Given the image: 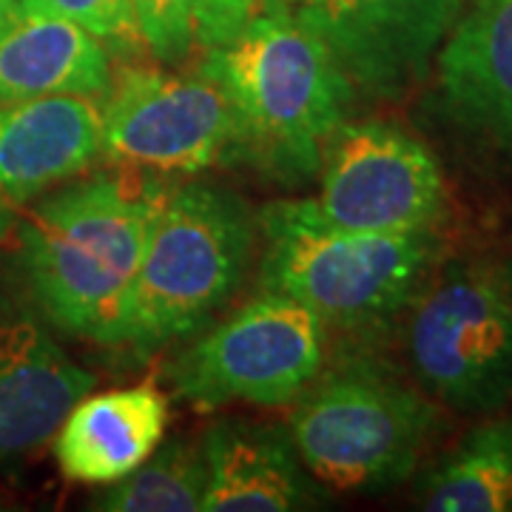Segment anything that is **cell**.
Here are the masks:
<instances>
[{
  "label": "cell",
  "instance_id": "1",
  "mask_svg": "<svg viewBox=\"0 0 512 512\" xmlns=\"http://www.w3.org/2000/svg\"><path fill=\"white\" fill-rule=\"evenodd\" d=\"M171 185L117 168L63 185L23 214L20 268L43 316L114 348L128 296Z\"/></svg>",
  "mask_w": 512,
  "mask_h": 512
},
{
  "label": "cell",
  "instance_id": "2",
  "mask_svg": "<svg viewBox=\"0 0 512 512\" xmlns=\"http://www.w3.org/2000/svg\"><path fill=\"white\" fill-rule=\"evenodd\" d=\"M197 72L220 86L234 111L228 157L299 183L322 165L330 134L348 120V74L288 6L259 3L231 43L200 57Z\"/></svg>",
  "mask_w": 512,
  "mask_h": 512
},
{
  "label": "cell",
  "instance_id": "3",
  "mask_svg": "<svg viewBox=\"0 0 512 512\" xmlns=\"http://www.w3.org/2000/svg\"><path fill=\"white\" fill-rule=\"evenodd\" d=\"M256 220L234 191L171 188L151 225L114 348L148 356L191 336L239 291L254 259Z\"/></svg>",
  "mask_w": 512,
  "mask_h": 512
},
{
  "label": "cell",
  "instance_id": "4",
  "mask_svg": "<svg viewBox=\"0 0 512 512\" xmlns=\"http://www.w3.org/2000/svg\"><path fill=\"white\" fill-rule=\"evenodd\" d=\"M259 225L262 288L302 302L336 330H370L407 311L439 259L433 228L342 231L311 217L299 200L268 205Z\"/></svg>",
  "mask_w": 512,
  "mask_h": 512
},
{
  "label": "cell",
  "instance_id": "5",
  "mask_svg": "<svg viewBox=\"0 0 512 512\" xmlns=\"http://www.w3.org/2000/svg\"><path fill=\"white\" fill-rule=\"evenodd\" d=\"M439 407L370 356L322 367L293 402L288 433L311 476L339 493H384L416 470Z\"/></svg>",
  "mask_w": 512,
  "mask_h": 512
},
{
  "label": "cell",
  "instance_id": "6",
  "mask_svg": "<svg viewBox=\"0 0 512 512\" xmlns=\"http://www.w3.org/2000/svg\"><path fill=\"white\" fill-rule=\"evenodd\" d=\"M407 359L421 390L458 413L512 404V259H458L410 302Z\"/></svg>",
  "mask_w": 512,
  "mask_h": 512
},
{
  "label": "cell",
  "instance_id": "7",
  "mask_svg": "<svg viewBox=\"0 0 512 512\" xmlns=\"http://www.w3.org/2000/svg\"><path fill=\"white\" fill-rule=\"evenodd\" d=\"M325 336L328 325L311 308L262 288L185 348L168 379L197 407H285L325 367Z\"/></svg>",
  "mask_w": 512,
  "mask_h": 512
},
{
  "label": "cell",
  "instance_id": "8",
  "mask_svg": "<svg viewBox=\"0 0 512 512\" xmlns=\"http://www.w3.org/2000/svg\"><path fill=\"white\" fill-rule=\"evenodd\" d=\"M299 202L330 228L410 234L441 220L444 177L410 131L384 120H345L322 151L316 197Z\"/></svg>",
  "mask_w": 512,
  "mask_h": 512
},
{
  "label": "cell",
  "instance_id": "9",
  "mask_svg": "<svg viewBox=\"0 0 512 512\" xmlns=\"http://www.w3.org/2000/svg\"><path fill=\"white\" fill-rule=\"evenodd\" d=\"M234 143V111L208 74L126 69L100 106V157L154 177L197 174Z\"/></svg>",
  "mask_w": 512,
  "mask_h": 512
},
{
  "label": "cell",
  "instance_id": "10",
  "mask_svg": "<svg viewBox=\"0 0 512 512\" xmlns=\"http://www.w3.org/2000/svg\"><path fill=\"white\" fill-rule=\"evenodd\" d=\"M461 0H322L296 12L359 92L396 100L436 63Z\"/></svg>",
  "mask_w": 512,
  "mask_h": 512
},
{
  "label": "cell",
  "instance_id": "11",
  "mask_svg": "<svg viewBox=\"0 0 512 512\" xmlns=\"http://www.w3.org/2000/svg\"><path fill=\"white\" fill-rule=\"evenodd\" d=\"M100 157L97 97L55 94L0 106V239L20 208Z\"/></svg>",
  "mask_w": 512,
  "mask_h": 512
},
{
  "label": "cell",
  "instance_id": "12",
  "mask_svg": "<svg viewBox=\"0 0 512 512\" xmlns=\"http://www.w3.org/2000/svg\"><path fill=\"white\" fill-rule=\"evenodd\" d=\"M205 512H293L322 507L325 484L305 467L291 433L251 419H220L200 444Z\"/></svg>",
  "mask_w": 512,
  "mask_h": 512
},
{
  "label": "cell",
  "instance_id": "13",
  "mask_svg": "<svg viewBox=\"0 0 512 512\" xmlns=\"http://www.w3.org/2000/svg\"><path fill=\"white\" fill-rule=\"evenodd\" d=\"M436 66L450 120L512 157V0H473L461 9Z\"/></svg>",
  "mask_w": 512,
  "mask_h": 512
},
{
  "label": "cell",
  "instance_id": "14",
  "mask_svg": "<svg viewBox=\"0 0 512 512\" xmlns=\"http://www.w3.org/2000/svg\"><path fill=\"white\" fill-rule=\"evenodd\" d=\"M94 387V373L74 365L46 330L20 319L0 328V461L52 439Z\"/></svg>",
  "mask_w": 512,
  "mask_h": 512
},
{
  "label": "cell",
  "instance_id": "15",
  "mask_svg": "<svg viewBox=\"0 0 512 512\" xmlns=\"http://www.w3.org/2000/svg\"><path fill=\"white\" fill-rule=\"evenodd\" d=\"M165 430L168 399L151 382L86 393L57 427V464L69 481L109 487L163 444Z\"/></svg>",
  "mask_w": 512,
  "mask_h": 512
},
{
  "label": "cell",
  "instance_id": "16",
  "mask_svg": "<svg viewBox=\"0 0 512 512\" xmlns=\"http://www.w3.org/2000/svg\"><path fill=\"white\" fill-rule=\"evenodd\" d=\"M111 86V60L103 40L77 23L23 9H0V106L83 94L103 97Z\"/></svg>",
  "mask_w": 512,
  "mask_h": 512
},
{
  "label": "cell",
  "instance_id": "17",
  "mask_svg": "<svg viewBox=\"0 0 512 512\" xmlns=\"http://www.w3.org/2000/svg\"><path fill=\"white\" fill-rule=\"evenodd\" d=\"M421 510L507 512L512 510V416L478 424L439 467L424 478Z\"/></svg>",
  "mask_w": 512,
  "mask_h": 512
},
{
  "label": "cell",
  "instance_id": "18",
  "mask_svg": "<svg viewBox=\"0 0 512 512\" xmlns=\"http://www.w3.org/2000/svg\"><path fill=\"white\" fill-rule=\"evenodd\" d=\"M259 0H131L137 37L165 66L231 43Z\"/></svg>",
  "mask_w": 512,
  "mask_h": 512
},
{
  "label": "cell",
  "instance_id": "19",
  "mask_svg": "<svg viewBox=\"0 0 512 512\" xmlns=\"http://www.w3.org/2000/svg\"><path fill=\"white\" fill-rule=\"evenodd\" d=\"M205 461L200 444L168 441L94 498L106 512H194L202 510Z\"/></svg>",
  "mask_w": 512,
  "mask_h": 512
},
{
  "label": "cell",
  "instance_id": "20",
  "mask_svg": "<svg viewBox=\"0 0 512 512\" xmlns=\"http://www.w3.org/2000/svg\"><path fill=\"white\" fill-rule=\"evenodd\" d=\"M23 9L77 23L97 40H140L131 0H18Z\"/></svg>",
  "mask_w": 512,
  "mask_h": 512
},
{
  "label": "cell",
  "instance_id": "21",
  "mask_svg": "<svg viewBox=\"0 0 512 512\" xmlns=\"http://www.w3.org/2000/svg\"><path fill=\"white\" fill-rule=\"evenodd\" d=\"M259 3H279V6H288L291 12H302V9L319 6L322 0H259Z\"/></svg>",
  "mask_w": 512,
  "mask_h": 512
},
{
  "label": "cell",
  "instance_id": "22",
  "mask_svg": "<svg viewBox=\"0 0 512 512\" xmlns=\"http://www.w3.org/2000/svg\"><path fill=\"white\" fill-rule=\"evenodd\" d=\"M15 0H0V9H6V6H12Z\"/></svg>",
  "mask_w": 512,
  "mask_h": 512
}]
</instances>
